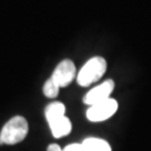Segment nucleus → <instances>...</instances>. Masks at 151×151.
Segmentation results:
<instances>
[{
  "instance_id": "nucleus-1",
  "label": "nucleus",
  "mask_w": 151,
  "mask_h": 151,
  "mask_svg": "<svg viewBox=\"0 0 151 151\" xmlns=\"http://www.w3.org/2000/svg\"><path fill=\"white\" fill-rule=\"evenodd\" d=\"M28 122L22 115H16L7 121L0 131V145L14 146L25 140L28 134Z\"/></svg>"
},
{
  "instance_id": "nucleus-2",
  "label": "nucleus",
  "mask_w": 151,
  "mask_h": 151,
  "mask_svg": "<svg viewBox=\"0 0 151 151\" xmlns=\"http://www.w3.org/2000/svg\"><path fill=\"white\" fill-rule=\"evenodd\" d=\"M106 72V60L101 56H95L83 65L76 75V81L80 86L87 87L97 82Z\"/></svg>"
},
{
  "instance_id": "nucleus-8",
  "label": "nucleus",
  "mask_w": 151,
  "mask_h": 151,
  "mask_svg": "<svg viewBox=\"0 0 151 151\" xmlns=\"http://www.w3.org/2000/svg\"><path fill=\"white\" fill-rule=\"evenodd\" d=\"M86 151H112L108 141L100 138H86L82 142Z\"/></svg>"
},
{
  "instance_id": "nucleus-10",
  "label": "nucleus",
  "mask_w": 151,
  "mask_h": 151,
  "mask_svg": "<svg viewBox=\"0 0 151 151\" xmlns=\"http://www.w3.org/2000/svg\"><path fill=\"white\" fill-rule=\"evenodd\" d=\"M63 151H86L83 143H70L63 149Z\"/></svg>"
},
{
  "instance_id": "nucleus-11",
  "label": "nucleus",
  "mask_w": 151,
  "mask_h": 151,
  "mask_svg": "<svg viewBox=\"0 0 151 151\" xmlns=\"http://www.w3.org/2000/svg\"><path fill=\"white\" fill-rule=\"evenodd\" d=\"M47 151H63V149H62L58 145H56V143H52V145H49L48 146Z\"/></svg>"
},
{
  "instance_id": "nucleus-7",
  "label": "nucleus",
  "mask_w": 151,
  "mask_h": 151,
  "mask_svg": "<svg viewBox=\"0 0 151 151\" xmlns=\"http://www.w3.org/2000/svg\"><path fill=\"white\" fill-rule=\"evenodd\" d=\"M66 108L62 102H52L45 109V118L47 122H52L56 119H60L65 115Z\"/></svg>"
},
{
  "instance_id": "nucleus-9",
  "label": "nucleus",
  "mask_w": 151,
  "mask_h": 151,
  "mask_svg": "<svg viewBox=\"0 0 151 151\" xmlns=\"http://www.w3.org/2000/svg\"><path fill=\"white\" fill-rule=\"evenodd\" d=\"M60 87L57 85V83L52 77H49L48 80L44 83L43 93L44 95L48 99H55V97H57L58 93H60Z\"/></svg>"
},
{
  "instance_id": "nucleus-3",
  "label": "nucleus",
  "mask_w": 151,
  "mask_h": 151,
  "mask_svg": "<svg viewBox=\"0 0 151 151\" xmlns=\"http://www.w3.org/2000/svg\"><path fill=\"white\" fill-rule=\"evenodd\" d=\"M119 104L114 99H108L87 109L86 118L91 122H103L112 118L118 111Z\"/></svg>"
},
{
  "instance_id": "nucleus-6",
  "label": "nucleus",
  "mask_w": 151,
  "mask_h": 151,
  "mask_svg": "<svg viewBox=\"0 0 151 151\" xmlns=\"http://www.w3.org/2000/svg\"><path fill=\"white\" fill-rule=\"evenodd\" d=\"M49 128L52 131V134L55 138H63L65 135L70 134L72 131V123L70 119L64 115L60 119H56L49 122Z\"/></svg>"
},
{
  "instance_id": "nucleus-4",
  "label": "nucleus",
  "mask_w": 151,
  "mask_h": 151,
  "mask_svg": "<svg viewBox=\"0 0 151 151\" xmlns=\"http://www.w3.org/2000/svg\"><path fill=\"white\" fill-rule=\"evenodd\" d=\"M60 87L68 86L76 77V67L70 60H62L50 76Z\"/></svg>"
},
{
  "instance_id": "nucleus-5",
  "label": "nucleus",
  "mask_w": 151,
  "mask_h": 151,
  "mask_svg": "<svg viewBox=\"0 0 151 151\" xmlns=\"http://www.w3.org/2000/svg\"><path fill=\"white\" fill-rule=\"evenodd\" d=\"M114 82L113 80H106L100 85L93 87L92 90L87 92L85 96L83 97V102L88 106H92L94 104L103 102L105 100L110 99V95L112 94L114 90Z\"/></svg>"
}]
</instances>
